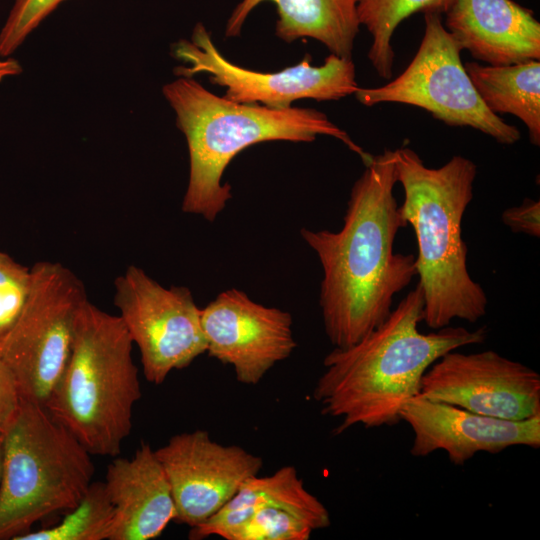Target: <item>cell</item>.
<instances>
[{"instance_id":"19","label":"cell","mask_w":540,"mask_h":540,"mask_svg":"<svg viewBox=\"0 0 540 540\" xmlns=\"http://www.w3.org/2000/svg\"><path fill=\"white\" fill-rule=\"evenodd\" d=\"M464 67L487 108L494 114L519 118L528 129L531 143L539 146L540 61L500 66L467 62Z\"/></svg>"},{"instance_id":"18","label":"cell","mask_w":540,"mask_h":540,"mask_svg":"<svg viewBox=\"0 0 540 540\" xmlns=\"http://www.w3.org/2000/svg\"><path fill=\"white\" fill-rule=\"evenodd\" d=\"M265 1L276 6V35L280 39L290 43L313 38L332 54L352 59L360 28L358 0H241L227 21L225 35L239 36L249 14Z\"/></svg>"},{"instance_id":"12","label":"cell","mask_w":540,"mask_h":540,"mask_svg":"<svg viewBox=\"0 0 540 540\" xmlns=\"http://www.w3.org/2000/svg\"><path fill=\"white\" fill-rule=\"evenodd\" d=\"M420 394L500 419L540 415L539 373L493 350L445 353L424 373Z\"/></svg>"},{"instance_id":"14","label":"cell","mask_w":540,"mask_h":540,"mask_svg":"<svg viewBox=\"0 0 540 540\" xmlns=\"http://www.w3.org/2000/svg\"><path fill=\"white\" fill-rule=\"evenodd\" d=\"M206 352L231 365L238 382L257 385L296 348L289 312L253 301L232 288L200 309Z\"/></svg>"},{"instance_id":"11","label":"cell","mask_w":540,"mask_h":540,"mask_svg":"<svg viewBox=\"0 0 540 540\" xmlns=\"http://www.w3.org/2000/svg\"><path fill=\"white\" fill-rule=\"evenodd\" d=\"M330 523L327 508L306 489L296 468L287 465L247 479L213 517L190 528L189 539L308 540Z\"/></svg>"},{"instance_id":"13","label":"cell","mask_w":540,"mask_h":540,"mask_svg":"<svg viewBox=\"0 0 540 540\" xmlns=\"http://www.w3.org/2000/svg\"><path fill=\"white\" fill-rule=\"evenodd\" d=\"M155 454L171 488L175 522L190 528L213 517L263 467L260 456L200 429L172 436Z\"/></svg>"},{"instance_id":"21","label":"cell","mask_w":540,"mask_h":540,"mask_svg":"<svg viewBox=\"0 0 540 540\" xmlns=\"http://www.w3.org/2000/svg\"><path fill=\"white\" fill-rule=\"evenodd\" d=\"M114 507L104 482H92L83 498L57 524L29 531L17 540H110Z\"/></svg>"},{"instance_id":"27","label":"cell","mask_w":540,"mask_h":540,"mask_svg":"<svg viewBox=\"0 0 540 540\" xmlns=\"http://www.w3.org/2000/svg\"><path fill=\"white\" fill-rule=\"evenodd\" d=\"M4 432L5 431H0V482H1V475H2V453H3Z\"/></svg>"},{"instance_id":"1","label":"cell","mask_w":540,"mask_h":540,"mask_svg":"<svg viewBox=\"0 0 540 540\" xmlns=\"http://www.w3.org/2000/svg\"><path fill=\"white\" fill-rule=\"evenodd\" d=\"M354 183L339 231L300 230L323 269L319 305L334 347H349L380 326L394 296L417 276L415 255L394 252L407 226L393 190L394 151L372 156Z\"/></svg>"},{"instance_id":"25","label":"cell","mask_w":540,"mask_h":540,"mask_svg":"<svg viewBox=\"0 0 540 540\" xmlns=\"http://www.w3.org/2000/svg\"><path fill=\"white\" fill-rule=\"evenodd\" d=\"M21 403V396L16 380L0 359V431H5Z\"/></svg>"},{"instance_id":"9","label":"cell","mask_w":540,"mask_h":540,"mask_svg":"<svg viewBox=\"0 0 540 540\" xmlns=\"http://www.w3.org/2000/svg\"><path fill=\"white\" fill-rule=\"evenodd\" d=\"M114 305L137 345L144 376L160 385L173 370L188 367L207 346L200 308L185 286H162L129 265L114 280Z\"/></svg>"},{"instance_id":"17","label":"cell","mask_w":540,"mask_h":540,"mask_svg":"<svg viewBox=\"0 0 540 540\" xmlns=\"http://www.w3.org/2000/svg\"><path fill=\"white\" fill-rule=\"evenodd\" d=\"M104 483L114 507L110 540H151L175 521L171 488L150 444L142 443L131 459L116 456Z\"/></svg>"},{"instance_id":"6","label":"cell","mask_w":540,"mask_h":540,"mask_svg":"<svg viewBox=\"0 0 540 540\" xmlns=\"http://www.w3.org/2000/svg\"><path fill=\"white\" fill-rule=\"evenodd\" d=\"M91 456L44 406L21 399L3 438L0 540L74 508L93 482Z\"/></svg>"},{"instance_id":"5","label":"cell","mask_w":540,"mask_h":540,"mask_svg":"<svg viewBox=\"0 0 540 540\" xmlns=\"http://www.w3.org/2000/svg\"><path fill=\"white\" fill-rule=\"evenodd\" d=\"M132 345L118 315L82 305L69 360L44 407L92 456H118L131 433L142 396Z\"/></svg>"},{"instance_id":"24","label":"cell","mask_w":540,"mask_h":540,"mask_svg":"<svg viewBox=\"0 0 540 540\" xmlns=\"http://www.w3.org/2000/svg\"><path fill=\"white\" fill-rule=\"evenodd\" d=\"M501 218L502 222L514 233L540 237L539 200L525 198L520 205L507 208Z\"/></svg>"},{"instance_id":"15","label":"cell","mask_w":540,"mask_h":540,"mask_svg":"<svg viewBox=\"0 0 540 540\" xmlns=\"http://www.w3.org/2000/svg\"><path fill=\"white\" fill-rule=\"evenodd\" d=\"M413 431L410 453L426 457L442 450L454 465H463L478 452L499 453L511 446L540 447V415L506 420L423 397L420 393L400 412Z\"/></svg>"},{"instance_id":"20","label":"cell","mask_w":540,"mask_h":540,"mask_svg":"<svg viewBox=\"0 0 540 540\" xmlns=\"http://www.w3.org/2000/svg\"><path fill=\"white\" fill-rule=\"evenodd\" d=\"M453 0H358L357 15L372 37L368 58L384 79L392 76L395 53L392 38L398 25L418 12L445 14Z\"/></svg>"},{"instance_id":"8","label":"cell","mask_w":540,"mask_h":540,"mask_svg":"<svg viewBox=\"0 0 540 540\" xmlns=\"http://www.w3.org/2000/svg\"><path fill=\"white\" fill-rule=\"evenodd\" d=\"M420 46L407 68L391 82L354 93L365 106L403 103L425 109L447 125L468 126L501 144L516 143L517 127L491 112L482 101L461 61L462 51L446 30L441 14L425 12Z\"/></svg>"},{"instance_id":"7","label":"cell","mask_w":540,"mask_h":540,"mask_svg":"<svg viewBox=\"0 0 540 540\" xmlns=\"http://www.w3.org/2000/svg\"><path fill=\"white\" fill-rule=\"evenodd\" d=\"M17 322L0 344V359L21 396L45 406L69 360L75 322L88 300L83 282L60 262L39 261Z\"/></svg>"},{"instance_id":"2","label":"cell","mask_w":540,"mask_h":540,"mask_svg":"<svg viewBox=\"0 0 540 540\" xmlns=\"http://www.w3.org/2000/svg\"><path fill=\"white\" fill-rule=\"evenodd\" d=\"M424 300L419 284L388 318L359 342L334 349L323 361L313 397L321 413L340 419L336 434L362 425L393 426L405 404L420 393L427 369L445 353L481 344L487 328L446 326L421 333Z\"/></svg>"},{"instance_id":"22","label":"cell","mask_w":540,"mask_h":540,"mask_svg":"<svg viewBox=\"0 0 540 540\" xmlns=\"http://www.w3.org/2000/svg\"><path fill=\"white\" fill-rule=\"evenodd\" d=\"M31 282V268L0 250V344L22 313Z\"/></svg>"},{"instance_id":"23","label":"cell","mask_w":540,"mask_h":540,"mask_svg":"<svg viewBox=\"0 0 540 540\" xmlns=\"http://www.w3.org/2000/svg\"><path fill=\"white\" fill-rule=\"evenodd\" d=\"M65 0H15L0 31V57L14 53L39 24Z\"/></svg>"},{"instance_id":"3","label":"cell","mask_w":540,"mask_h":540,"mask_svg":"<svg viewBox=\"0 0 540 540\" xmlns=\"http://www.w3.org/2000/svg\"><path fill=\"white\" fill-rule=\"evenodd\" d=\"M163 95L176 113L189 152V180L182 211L213 222L232 197L222 183L231 160L249 146L267 141L312 142L318 135L334 137L357 153L366 165L372 155L316 109H272L237 103L214 95L192 77L164 85Z\"/></svg>"},{"instance_id":"26","label":"cell","mask_w":540,"mask_h":540,"mask_svg":"<svg viewBox=\"0 0 540 540\" xmlns=\"http://www.w3.org/2000/svg\"><path fill=\"white\" fill-rule=\"evenodd\" d=\"M0 57V82L9 76L19 75L22 72V67L20 63L13 59H1Z\"/></svg>"},{"instance_id":"4","label":"cell","mask_w":540,"mask_h":540,"mask_svg":"<svg viewBox=\"0 0 540 540\" xmlns=\"http://www.w3.org/2000/svg\"><path fill=\"white\" fill-rule=\"evenodd\" d=\"M394 155L397 182L404 190L399 210L418 245L415 266L423 321L435 330L454 319L475 323L486 314L488 298L468 272L462 219L473 199L477 167L457 155L439 168H429L409 147L394 150Z\"/></svg>"},{"instance_id":"16","label":"cell","mask_w":540,"mask_h":540,"mask_svg":"<svg viewBox=\"0 0 540 540\" xmlns=\"http://www.w3.org/2000/svg\"><path fill=\"white\" fill-rule=\"evenodd\" d=\"M445 28L461 50L500 66L540 59V23L512 0H453Z\"/></svg>"},{"instance_id":"10","label":"cell","mask_w":540,"mask_h":540,"mask_svg":"<svg viewBox=\"0 0 540 540\" xmlns=\"http://www.w3.org/2000/svg\"><path fill=\"white\" fill-rule=\"evenodd\" d=\"M172 52L188 64L176 67L177 76L206 72L213 84L226 88L224 97L237 103L287 109L299 99L339 100L358 89L352 59L332 53L321 66L311 65L306 55L298 64L279 72H258L235 65L219 52L202 23L194 27L191 41L179 40Z\"/></svg>"}]
</instances>
